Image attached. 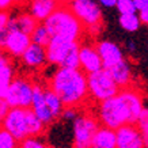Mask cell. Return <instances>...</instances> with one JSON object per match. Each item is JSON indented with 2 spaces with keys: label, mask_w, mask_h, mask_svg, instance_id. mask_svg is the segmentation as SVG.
<instances>
[{
  "label": "cell",
  "mask_w": 148,
  "mask_h": 148,
  "mask_svg": "<svg viewBox=\"0 0 148 148\" xmlns=\"http://www.w3.org/2000/svg\"><path fill=\"white\" fill-rule=\"evenodd\" d=\"M109 72H110V75L113 76L114 82L120 87H126L130 83V79H132L130 65L124 58H122L120 63H117L116 65H113L112 68H109Z\"/></svg>",
  "instance_id": "obj_18"
},
{
  "label": "cell",
  "mask_w": 148,
  "mask_h": 148,
  "mask_svg": "<svg viewBox=\"0 0 148 148\" xmlns=\"http://www.w3.org/2000/svg\"><path fill=\"white\" fill-rule=\"evenodd\" d=\"M33 41L30 34H27V33L22 32V30H12V32H10L5 50L12 57L21 58V56L25 53V50L29 48V45Z\"/></svg>",
  "instance_id": "obj_14"
},
{
  "label": "cell",
  "mask_w": 148,
  "mask_h": 148,
  "mask_svg": "<svg viewBox=\"0 0 148 148\" xmlns=\"http://www.w3.org/2000/svg\"><path fill=\"white\" fill-rule=\"evenodd\" d=\"M26 109L27 108H11L3 121V128L8 130L19 143L29 136Z\"/></svg>",
  "instance_id": "obj_9"
},
{
  "label": "cell",
  "mask_w": 148,
  "mask_h": 148,
  "mask_svg": "<svg viewBox=\"0 0 148 148\" xmlns=\"http://www.w3.org/2000/svg\"><path fill=\"white\" fill-rule=\"evenodd\" d=\"M137 126H139L140 132L144 137L145 147H148V109H143V112L137 120Z\"/></svg>",
  "instance_id": "obj_24"
},
{
  "label": "cell",
  "mask_w": 148,
  "mask_h": 148,
  "mask_svg": "<svg viewBox=\"0 0 148 148\" xmlns=\"http://www.w3.org/2000/svg\"><path fill=\"white\" fill-rule=\"evenodd\" d=\"M99 128L98 121L90 116H79L73 121V147L76 148H88L91 147V141L95 132Z\"/></svg>",
  "instance_id": "obj_8"
},
{
  "label": "cell",
  "mask_w": 148,
  "mask_h": 148,
  "mask_svg": "<svg viewBox=\"0 0 148 148\" xmlns=\"http://www.w3.org/2000/svg\"><path fill=\"white\" fill-rule=\"evenodd\" d=\"M14 75H15L14 67L11 65L7 56L1 53V49H0V83L10 84L14 80Z\"/></svg>",
  "instance_id": "obj_19"
},
{
  "label": "cell",
  "mask_w": 148,
  "mask_h": 148,
  "mask_svg": "<svg viewBox=\"0 0 148 148\" xmlns=\"http://www.w3.org/2000/svg\"><path fill=\"white\" fill-rule=\"evenodd\" d=\"M135 4L137 7V11L148 7V0H135Z\"/></svg>",
  "instance_id": "obj_34"
},
{
  "label": "cell",
  "mask_w": 148,
  "mask_h": 148,
  "mask_svg": "<svg viewBox=\"0 0 148 148\" xmlns=\"http://www.w3.org/2000/svg\"><path fill=\"white\" fill-rule=\"evenodd\" d=\"M128 49L129 50H135L136 49V45H135L133 41H129V42H128Z\"/></svg>",
  "instance_id": "obj_35"
},
{
  "label": "cell",
  "mask_w": 148,
  "mask_h": 148,
  "mask_svg": "<svg viewBox=\"0 0 148 148\" xmlns=\"http://www.w3.org/2000/svg\"><path fill=\"white\" fill-rule=\"evenodd\" d=\"M87 83H88V92L91 98L98 102L112 98L120 91V86L114 82L109 69L106 68L87 73Z\"/></svg>",
  "instance_id": "obj_5"
},
{
  "label": "cell",
  "mask_w": 148,
  "mask_h": 148,
  "mask_svg": "<svg viewBox=\"0 0 148 148\" xmlns=\"http://www.w3.org/2000/svg\"><path fill=\"white\" fill-rule=\"evenodd\" d=\"M14 0H0V10L1 11H7V10L12 5Z\"/></svg>",
  "instance_id": "obj_31"
},
{
  "label": "cell",
  "mask_w": 148,
  "mask_h": 148,
  "mask_svg": "<svg viewBox=\"0 0 148 148\" xmlns=\"http://www.w3.org/2000/svg\"><path fill=\"white\" fill-rule=\"evenodd\" d=\"M140 23H141L140 16L136 15V12L121 14V16H120V25L126 32H136V30H139Z\"/></svg>",
  "instance_id": "obj_21"
},
{
  "label": "cell",
  "mask_w": 148,
  "mask_h": 148,
  "mask_svg": "<svg viewBox=\"0 0 148 148\" xmlns=\"http://www.w3.org/2000/svg\"><path fill=\"white\" fill-rule=\"evenodd\" d=\"M21 147L22 148H45L46 143L41 139L40 136H27L26 139L21 141Z\"/></svg>",
  "instance_id": "obj_25"
},
{
  "label": "cell",
  "mask_w": 148,
  "mask_h": 148,
  "mask_svg": "<svg viewBox=\"0 0 148 148\" xmlns=\"http://www.w3.org/2000/svg\"><path fill=\"white\" fill-rule=\"evenodd\" d=\"M65 1H67V3H71V1H73V0H65Z\"/></svg>",
  "instance_id": "obj_38"
},
{
  "label": "cell",
  "mask_w": 148,
  "mask_h": 148,
  "mask_svg": "<svg viewBox=\"0 0 148 148\" xmlns=\"http://www.w3.org/2000/svg\"><path fill=\"white\" fill-rule=\"evenodd\" d=\"M32 109L46 126L54 124L56 120H57L53 116V113L50 112V109L48 108V103L45 101V95H44V87L40 84H34V88H33Z\"/></svg>",
  "instance_id": "obj_11"
},
{
  "label": "cell",
  "mask_w": 148,
  "mask_h": 148,
  "mask_svg": "<svg viewBox=\"0 0 148 148\" xmlns=\"http://www.w3.org/2000/svg\"><path fill=\"white\" fill-rule=\"evenodd\" d=\"M50 88L61 98L64 106H80L88 92L87 75L80 68L58 67L50 79Z\"/></svg>",
  "instance_id": "obj_2"
},
{
  "label": "cell",
  "mask_w": 148,
  "mask_h": 148,
  "mask_svg": "<svg viewBox=\"0 0 148 148\" xmlns=\"http://www.w3.org/2000/svg\"><path fill=\"white\" fill-rule=\"evenodd\" d=\"M21 60L27 68H40L48 63V50L46 46L32 42L25 53L21 56Z\"/></svg>",
  "instance_id": "obj_13"
},
{
  "label": "cell",
  "mask_w": 148,
  "mask_h": 148,
  "mask_svg": "<svg viewBox=\"0 0 148 148\" xmlns=\"http://www.w3.org/2000/svg\"><path fill=\"white\" fill-rule=\"evenodd\" d=\"M116 7L120 14H133L137 11L135 0H117Z\"/></svg>",
  "instance_id": "obj_26"
},
{
  "label": "cell",
  "mask_w": 148,
  "mask_h": 148,
  "mask_svg": "<svg viewBox=\"0 0 148 148\" xmlns=\"http://www.w3.org/2000/svg\"><path fill=\"white\" fill-rule=\"evenodd\" d=\"M50 34L46 29L45 23L44 22H40L38 26L36 27V30L32 33V41L36 42V44H40V45H44V46H48L50 44Z\"/></svg>",
  "instance_id": "obj_22"
},
{
  "label": "cell",
  "mask_w": 148,
  "mask_h": 148,
  "mask_svg": "<svg viewBox=\"0 0 148 148\" xmlns=\"http://www.w3.org/2000/svg\"><path fill=\"white\" fill-rule=\"evenodd\" d=\"M3 121H4V114L0 112V126H3Z\"/></svg>",
  "instance_id": "obj_36"
},
{
  "label": "cell",
  "mask_w": 148,
  "mask_h": 148,
  "mask_svg": "<svg viewBox=\"0 0 148 148\" xmlns=\"http://www.w3.org/2000/svg\"><path fill=\"white\" fill-rule=\"evenodd\" d=\"M79 58H80V69H83L86 73H91L103 68L102 58L99 56L98 49L91 45L87 44L80 45Z\"/></svg>",
  "instance_id": "obj_12"
},
{
  "label": "cell",
  "mask_w": 148,
  "mask_h": 148,
  "mask_svg": "<svg viewBox=\"0 0 148 148\" xmlns=\"http://www.w3.org/2000/svg\"><path fill=\"white\" fill-rule=\"evenodd\" d=\"M143 102L137 92L132 90L118 91L112 98L99 105V121L105 126L117 129L125 124H135L143 112Z\"/></svg>",
  "instance_id": "obj_1"
},
{
  "label": "cell",
  "mask_w": 148,
  "mask_h": 148,
  "mask_svg": "<svg viewBox=\"0 0 148 148\" xmlns=\"http://www.w3.org/2000/svg\"><path fill=\"white\" fill-rule=\"evenodd\" d=\"M34 84L23 77H14L10 83L5 101L11 108H32Z\"/></svg>",
  "instance_id": "obj_7"
},
{
  "label": "cell",
  "mask_w": 148,
  "mask_h": 148,
  "mask_svg": "<svg viewBox=\"0 0 148 148\" xmlns=\"http://www.w3.org/2000/svg\"><path fill=\"white\" fill-rule=\"evenodd\" d=\"M16 22H18V29L22 32L27 33L32 36V33L36 30V27L38 26V21H37L32 14H21L19 16H16Z\"/></svg>",
  "instance_id": "obj_20"
},
{
  "label": "cell",
  "mask_w": 148,
  "mask_h": 148,
  "mask_svg": "<svg viewBox=\"0 0 148 148\" xmlns=\"http://www.w3.org/2000/svg\"><path fill=\"white\" fill-rule=\"evenodd\" d=\"M52 40L79 41L83 32V23L79 21L72 10L60 5L48 19L44 21Z\"/></svg>",
  "instance_id": "obj_3"
},
{
  "label": "cell",
  "mask_w": 148,
  "mask_h": 148,
  "mask_svg": "<svg viewBox=\"0 0 148 148\" xmlns=\"http://www.w3.org/2000/svg\"><path fill=\"white\" fill-rule=\"evenodd\" d=\"M8 36H10L8 27H0V49H5Z\"/></svg>",
  "instance_id": "obj_28"
},
{
  "label": "cell",
  "mask_w": 148,
  "mask_h": 148,
  "mask_svg": "<svg viewBox=\"0 0 148 148\" xmlns=\"http://www.w3.org/2000/svg\"><path fill=\"white\" fill-rule=\"evenodd\" d=\"M97 49L99 52V56L102 58L103 63V68H112L113 65H116L117 63H120L122 58H124V54H122L121 48L112 42V41H102L97 45Z\"/></svg>",
  "instance_id": "obj_15"
},
{
  "label": "cell",
  "mask_w": 148,
  "mask_h": 148,
  "mask_svg": "<svg viewBox=\"0 0 148 148\" xmlns=\"http://www.w3.org/2000/svg\"><path fill=\"white\" fill-rule=\"evenodd\" d=\"M98 1H99V4H102L103 7H108V8L117 5V0H98Z\"/></svg>",
  "instance_id": "obj_33"
},
{
  "label": "cell",
  "mask_w": 148,
  "mask_h": 148,
  "mask_svg": "<svg viewBox=\"0 0 148 148\" xmlns=\"http://www.w3.org/2000/svg\"><path fill=\"white\" fill-rule=\"evenodd\" d=\"M60 5V0H32L30 14L38 22H44Z\"/></svg>",
  "instance_id": "obj_16"
},
{
  "label": "cell",
  "mask_w": 148,
  "mask_h": 148,
  "mask_svg": "<svg viewBox=\"0 0 148 148\" xmlns=\"http://www.w3.org/2000/svg\"><path fill=\"white\" fill-rule=\"evenodd\" d=\"M10 16L8 12L7 11H1L0 10V27H7V25H8L10 22Z\"/></svg>",
  "instance_id": "obj_29"
},
{
  "label": "cell",
  "mask_w": 148,
  "mask_h": 148,
  "mask_svg": "<svg viewBox=\"0 0 148 148\" xmlns=\"http://www.w3.org/2000/svg\"><path fill=\"white\" fill-rule=\"evenodd\" d=\"M14 1H16V3H21V1H22V0H14Z\"/></svg>",
  "instance_id": "obj_37"
},
{
  "label": "cell",
  "mask_w": 148,
  "mask_h": 148,
  "mask_svg": "<svg viewBox=\"0 0 148 148\" xmlns=\"http://www.w3.org/2000/svg\"><path fill=\"white\" fill-rule=\"evenodd\" d=\"M18 140L15 139L8 130L0 126V148H15L18 145Z\"/></svg>",
  "instance_id": "obj_23"
},
{
  "label": "cell",
  "mask_w": 148,
  "mask_h": 148,
  "mask_svg": "<svg viewBox=\"0 0 148 148\" xmlns=\"http://www.w3.org/2000/svg\"><path fill=\"white\" fill-rule=\"evenodd\" d=\"M77 117H79V114H77V110L75 106H65L60 118H63L64 121H75Z\"/></svg>",
  "instance_id": "obj_27"
},
{
  "label": "cell",
  "mask_w": 148,
  "mask_h": 148,
  "mask_svg": "<svg viewBox=\"0 0 148 148\" xmlns=\"http://www.w3.org/2000/svg\"><path fill=\"white\" fill-rule=\"evenodd\" d=\"M139 16H140V21H141V22L145 23V25H148V7L140 10Z\"/></svg>",
  "instance_id": "obj_30"
},
{
  "label": "cell",
  "mask_w": 148,
  "mask_h": 148,
  "mask_svg": "<svg viewBox=\"0 0 148 148\" xmlns=\"http://www.w3.org/2000/svg\"><path fill=\"white\" fill-rule=\"evenodd\" d=\"M117 147L118 148H143L145 147L144 137L139 128L132 124H125L116 129Z\"/></svg>",
  "instance_id": "obj_10"
},
{
  "label": "cell",
  "mask_w": 148,
  "mask_h": 148,
  "mask_svg": "<svg viewBox=\"0 0 148 148\" xmlns=\"http://www.w3.org/2000/svg\"><path fill=\"white\" fill-rule=\"evenodd\" d=\"M69 8L83 26L95 30L102 25V11L95 0H73L69 3Z\"/></svg>",
  "instance_id": "obj_6"
},
{
  "label": "cell",
  "mask_w": 148,
  "mask_h": 148,
  "mask_svg": "<svg viewBox=\"0 0 148 148\" xmlns=\"http://www.w3.org/2000/svg\"><path fill=\"white\" fill-rule=\"evenodd\" d=\"M48 50V63L57 67L65 68H80L79 41H60L50 40V44L46 46Z\"/></svg>",
  "instance_id": "obj_4"
},
{
  "label": "cell",
  "mask_w": 148,
  "mask_h": 148,
  "mask_svg": "<svg viewBox=\"0 0 148 148\" xmlns=\"http://www.w3.org/2000/svg\"><path fill=\"white\" fill-rule=\"evenodd\" d=\"M91 147L92 148H116L117 147L116 129H112V128L105 125L102 128H98L94 137H92Z\"/></svg>",
  "instance_id": "obj_17"
},
{
  "label": "cell",
  "mask_w": 148,
  "mask_h": 148,
  "mask_svg": "<svg viewBox=\"0 0 148 148\" xmlns=\"http://www.w3.org/2000/svg\"><path fill=\"white\" fill-rule=\"evenodd\" d=\"M8 87H10V84H7V83H0V98L5 99L7 92H8Z\"/></svg>",
  "instance_id": "obj_32"
}]
</instances>
